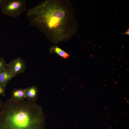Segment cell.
I'll list each match as a JSON object with an SVG mask.
<instances>
[{
	"instance_id": "obj_1",
	"label": "cell",
	"mask_w": 129,
	"mask_h": 129,
	"mask_svg": "<svg viewBox=\"0 0 129 129\" xmlns=\"http://www.w3.org/2000/svg\"><path fill=\"white\" fill-rule=\"evenodd\" d=\"M73 9L68 0H45L27 11L30 26L43 33L53 44L67 41L78 27Z\"/></svg>"
},
{
	"instance_id": "obj_2",
	"label": "cell",
	"mask_w": 129,
	"mask_h": 129,
	"mask_svg": "<svg viewBox=\"0 0 129 129\" xmlns=\"http://www.w3.org/2000/svg\"><path fill=\"white\" fill-rule=\"evenodd\" d=\"M42 107L28 100H8L0 108V129H44Z\"/></svg>"
},
{
	"instance_id": "obj_3",
	"label": "cell",
	"mask_w": 129,
	"mask_h": 129,
	"mask_svg": "<svg viewBox=\"0 0 129 129\" xmlns=\"http://www.w3.org/2000/svg\"><path fill=\"white\" fill-rule=\"evenodd\" d=\"M26 2L24 0H5L0 9L4 15L16 18L26 10Z\"/></svg>"
},
{
	"instance_id": "obj_4",
	"label": "cell",
	"mask_w": 129,
	"mask_h": 129,
	"mask_svg": "<svg viewBox=\"0 0 129 129\" xmlns=\"http://www.w3.org/2000/svg\"><path fill=\"white\" fill-rule=\"evenodd\" d=\"M26 68L25 61L20 57L13 59L7 64V69L14 77L23 73Z\"/></svg>"
},
{
	"instance_id": "obj_5",
	"label": "cell",
	"mask_w": 129,
	"mask_h": 129,
	"mask_svg": "<svg viewBox=\"0 0 129 129\" xmlns=\"http://www.w3.org/2000/svg\"><path fill=\"white\" fill-rule=\"evenodd\" d=\"M38 88L35 86L25 89L26 98L27 100L36 102L38 98Z\"/></svg>"
},
{
	"instance_id": "obj_6",
	"label": "cell",
	"mask_w": 129,
	"mask_h": 129,
	"mask_svg": "<svg viewBox=\"0 0 129 129\" xmlns=\"http://www.w3.org/2000/svg\"><path fill=\"white\" fill-rule=\"evenodd\" d=\"M25 98V89H16L12 91L10 100L14 101H21Z\"/></svg>"
},
{
	"instance_id": "obj_7",
	"label": "cell",
	"mask_w": 129,
	"mask_h": 129,
	"mask_svg": "<svg viewBox=\"0 0 129 129\" xmlns=\"http://www.w3.org/2000/svg\"><path fill=\"white\" fill-rule=\"evenodd\" d=\"M14 77L7 69L0 72V82L6 86Z\"/></svg>"
},
{
	"instance_id": "obj_8",
	"label": "cell",
	"mask_w": 129,
	"mask_h": 129,
	"mask_svg": "<svg viewBox=\"0 0 129 129\" xmlns=\"http://www.w3.org/2000/svg\"><path fill=\"white\" fill-rule=\"evenodd\" d=\"M49 51L51 53L57 54L63 58L68 59L69 56V54L57 45H54L51 47Z\"/></svg>"
},
{
	"instance_id": "obj_9",
	"label": "cell",
	"mask_w": 129,
	"mask_h": 129,
	"mask_svg": "<svg viewBox=\"0 0 129 129\" xmlns=\"http://www.w3.org/2000/svg\"><path fill=\"white\" fill-rule=\"evenodd\" d=\"M7 64L5 59L0 57V72L7 69Z\"/></svg>"
},
{
	"instance_id": "obj_10",
	"label": "cell",
	"mask_w": 129,
	"mask_h": 129,
	"mask_svg": "<svg viewBox=\"0 0 129 129\" xmlns=\"http://www.w3.org/2000/svg\"><path fill=\"white\" fill-rule=\"evenodd\" d=\"M6 86L0 82V96L4 97L5 95Z\"/></svg>"
},
{
	"instance_id": "obj_11",
	"label": "cell",
	"mask_w": 129,
	"mask_h": 129,
	"mask_svg": "<svg viewBox=\"0 0 129 129\" xmlns=\"http://www.w3.org/2000/svg\"><path fill=\"white\" fill-rule=\"evenodd\" d=\"M5 0H0V8L3 5L5 2Z\"/></svg>"
},
{
	"instance_id": "obj_12",
	"label": "cell",
	"mask_w": 129,
	"mask_h": 129,
	"mask_svg": "<svg viewBox=\"0 0 129 129\" xmlns=\"http://www.w3.org/2000/svg\"><path fill=\"white\" fill-rule=\"evenodd\" d=\"M124 34H127V35H129V28H128V29L127 31L126 32H125L124 33Z\"/></svg>"
},
{
	"instance_id": "obj_13",
	"label": "cell",
	"mask_w": 129,
	"mask_h": 129,
	"mask_svg": "<svg viewBox=\"0 0 129 129\" xmlns=\"http://www.w3.org/2000/svg\"><path fill=\"white\" fill-rule=\"evenodd\" d=\"M1 106V101H0V108Z\"/></svg>"
}]
</instances>
